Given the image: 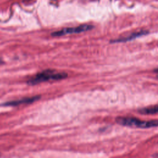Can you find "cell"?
<instances>
[{
  "label": "cell",
  "instance_id": "1",
  "mask_svg": "<svg viewBox=\"0 0 158 158\" xmlns=\"http://www.w3.org/2000/svg\"><path fill=\"white\" fill-rule=\"evenodd\" d=\"M67 73L65 72H57L54 70L48 69L37 73L27 81L29 85H35L41 82L49 80H58L67 77Z\"/></svg>",
  "mask_w": 158,
  "mask_h": 158
},
{
  "label": "cell",
  "instance_id": "2",
  "mask_svg": "<svg viewBox=\"0 0 158 158\" xmlns=\"http://www.w3.org/2000/svg\"><path fill=\"white\" fill-rule=\"evenodd\" d=\"M115 122L121 125L134 127L138 128H151L157 126V120L144 121L138 118L129 117H118L115 119Z\"/></svg>",
  "mask_w": 158,
  "mask_h": 158
},
{
  "label": "cell",
  "instance_id": "5",
  "mask_svg": "<svg viewBox=\"0 0 158 158\" xmlns=\"http://www.w3.org/2000/svg\"><path fill=\"white\" fill-rule=\"evenodd\" d=\"M149 33V31H144V30H142V31H138V32H135V33H133L126 37H123V38H118V39H116V40H112L110 42L111 43H120V42H126V41H130V40H134L139 36H143V35H146Z\"/></svg>",
  "mask_w": 158,
  "mask_h": 158
},
{
  "label": "cell",
  "instance_id": "7",
  "mask_svg": "<svg viewBox=\"0 0 158 158\" xmlns=\"http://www.w3.org/2000/svg\"><path fill=\"white\" fill-rule=\"evenodd\" d=\"M2 63H3V60H2V59L0 57V65H1V64H2Z\"/></svg>",
  "mask_w": 158,
  "mask_h": 158
},
{
  "label": "cell",
  "instance_id": "3",
  "mask_svg": "<svg viewBox=\"0 0 158 158\" xmlns=\"http://www.w3.org/2000/svg\"><path fill=\"white\" fill-rule=\"evenodd\" d=\"M94 27L91 25L85 24L77 26L75 27H68L64 28L60 30L53 31L51 33V36H61L67 34H73V33H80L81 32L91 30Z\"/></svg>",
  "mask_w": 158,
  "mask_h": 158
},
{
  "label": "cell",
  "instance_id": "6",
  "mask_svg": "<svg viewBox=\"0 0 158 158\" xmlns=\"http://www.w3.org/2000/svg\"><path fill=\"white\" fill-rule=\"evenodd\" d=\"M138 112L141 114H156L157 112V106L155 105L153 107L142 108L138 110Z\"/></svg>",
  "mask_w": 158,
  "mask_h": 158
},
{
  "label": "cell",
  "instance_id": "4",
  "mask_svg": "<svg viewBox=\"0 0 158 158\" xmlns=\"http://www.w3.org/2000/svg\"><path fill=\"white\" fill-rule=\"evenodd\" d=\"M41 98L40 96H35L32 97H28V98H24L20 99L15 100V101H11L9 102H6L5 103L2 104V106H19L20 104H30L36 101H38Z\"/></svg>",
  "mask_w": 158,
  "mask_h": 158
}]
</instances>
